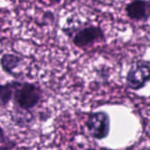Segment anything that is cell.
Returning a JSON list of instances; mask_svg holds the SVG:
<instances>
[{
  "mask_svg": "<svg viewBox=\"0 0 150 150\" xmlns=\"http://www.w3.org/2000/svg\"><path fill=\"white\" fill-rule=\"evenodd\" d=\"M41 98V90L35 83L15 81L12 99L19 110L29 112L39 105Z\"/></svg>",
  "mask_w": 150,
  "mask_h": 150,
  "instance_id": "cell-1",
  "label": "cell"
},
{
  "mask_svg": "<svg viewBox=\"0 0 150 150\" xmlns=\"http://www.w3.org/2000/svg\"><path fill=\"white\" fill-rule=\"evenodd\" d=\"M68 31H64L67 35H70L73 44L79 48H85L96 42L105 40L103 30L94 25H84L83 26L71 25L68 27Z\"/></svg>",
  "mask_w": 150,
  "mask_h": 150,
  "instance_id": "cell-2",
  "label": "cell"
},
{
  "mask_svg": "<svg viewBox=\"0 0 150 150\" xmlns=\"http://www.w3.org/2000/svg\"><path fill=\"white\" fill-rule=\"evenodd\" d=\"M88 133L96 140L106 138L110 133V117L104 111L91 112L85 122Z\"/></svg>",
  "mask_w": 150,
  "mask_h": 150,
  "instance_id": "cell-3",
  "label": "cell"
},
{
  "mask_svg": "<svg viewBox=\"0 0 150 150\" xmlns=\"http://www.w3.org/2000/svg\"><path fill=\"white\" fill-rule=\"evenodd\" d=\"M150 81V64L147 62H137L133 65L127 75V85L133 91L143 88Z\"/></svg>",
  "mask_w": 150,
  "mask_h": 150,
  "instance_id": "cell-4",
  "label": "cell"
},
{
  "mask_svg": "<svg viewBox=\"0 0 150 150\" xmlns=\"http://www.w3.org/2000/svg\"><path fill=\"white\" fill-rule=\"evenodd\" d=\"M126 11L134 21H146L150 18V1L134 0L127 5Z\"/></svg>",
  "mask_w": 150,
  "mask_h": 150,
  "instance_id": "cell-5",
  "label": "cell"
},
{
  "mask_svg": "<svg viewBox=\"0 0 150 150\" xmlns=\"http://www.w3.org/2000/svg\"><path fill=\"white\" fill-rule=\"evenodd\" d=\"M22 57L15 54H4L0 58V66L4 72L13 77H18L16 69L22 63Z\"/></svg>",
  "mask_w": 150,
  "mask_h": 150,
  "instance_id": "cell-6",
  "label": "cell"
},
{
  "mask_svg": "<svg viewBox=\"0 0 150 150\" xmlns=\"http://www.w3.org/2000/svg\"><path fill=\"white\" fill-rule=\"evenodd\" d=\"M15 81L7 82L4 84H0V105L6 106L13 97Z\"/></svg>",
  "mask_w": 150,
  "mask_h": 150,
  "instance_id": "cell-7",
  "label": "cell"
},
{
  "mask_svg": "<svg viewBox=\"0 0 150 150\" xmlns=\"http://www.w3.org/2000/svg\"><path fill=\"white\" fill-rule=\"evenodd\" d=\"M0 142H5L4 132V129L2 128L1 126H0Z\"/></svg>",
  "mask_w": 150,
  "mask_h": 150,
  "instance_id": "cell-8",
  "label": "cell"
},
{
  "mask_svg": "<svg viewBox=\"0 0 150 150\" xmlns=\"http://www.w3.org/2000/svg\"><path fill=\"white\" fill-rule=\"evenodd\" d=\"M0 150H11V148L7 145H0Z\"/></svg>",
  "mask_w": 150,
  "mask_h": 150,
  "instance_id": "cell-9",
  "label": "cell"
},
{
  "mask_svg": "<svg viewBox=\"0 0 150 150\" xmlns=\"http://www.w3.org/2000/svg\"><path fill=\"white\" fill-rule=\"evenodd\" d=\"M84 150H98L96 149H93V148H88V149H85Z\"/></svg>",
  "mask_w": 150,
  "mask_h": 150,
  "instance_id": "cell-10",
  "label": "cell"
}]
</instances>
